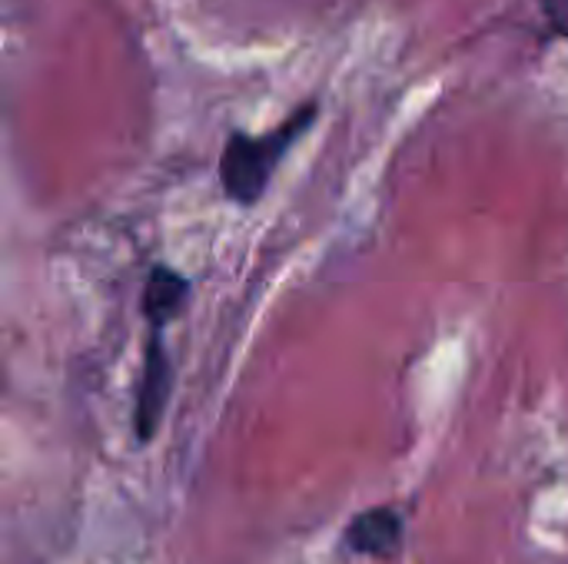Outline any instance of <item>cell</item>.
Listing matches in <instances>:
<instances>
[{"mask_svg": "<svg viewBox=\"0 0 568 564\" xmlns=\"http://www.w3.org/2000/svg\"><path fill=\"white\" fill-rule=\"evenodd\" d=\"M536 3H539L542 17L549 20V27L568 40V0H536Z\"/></svg>", "mask_w": 568, "mask_h": 564, "instance_id": "cell-5", "label": "cell"}, {"mask_svg": "<svg viewBox=\"0 0 568 564\" xmlns=\"http://www.w3.org/2000/svg\"><path fill=\"white\" fill-rule=\"evenodd\" d=\"M170 396H173V362H170L160 329H153L146 339V349H143L140 379L133 389V435L143 445L156 439Z\"/></svg>", "mask_w": 568, "mask_h": 564, "instance_id": "cell-2", "label": "cell"}, {"mask_svg": "<svg viewBox=\"0 0 568 564\" xmlns=\"http://www.w3.org/2000/svg\"><path fill=\"white\" fill-rule=\"evenodd\" d=\"M403 515L393 505H376L349 519V525L343 529V545L349 555L393 562L403 552Z\"/></svg>", "mask_w": 568, "mask_h": 564, "instance_id": "cell-3", "label": "cell"}, {"mask_svg": "<svg viewBox=\"0 0 568 564\" xmlns=\"http://www.w3.org/2000/svg\"><path fill=\"white\" fill-rule=\"evenodd\" d=\"M316 120H320V100H306L266 133L233 130L216 163L223 196L236 206H256L266 196L273 173L280 170L286 153L313 130Z\"/></svg>", "mask_w": 568, "mask_h": 564, "instance_id": "cell-1", "label": "cell"}, {"mask_svg": "<svg viewBox=\"0 0 568 564\" xmlns=\"http://www.w3.org/2000/svg\"><path fill=\"white\" fill-rule=\"evenodd\" d=\"M186 299H190L186 276H180L173 266H163L160 263V266L150 269V276L143 283V302H140V309H143L146 322L163 332V326H170L183 312Z\"/></svg>", "mask_w": 568, "mask_h": 564, "instance_id": "cell-4", "label": "cell"}]
</instances>
